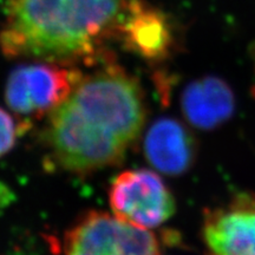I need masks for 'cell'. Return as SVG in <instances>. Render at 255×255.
Returning a JSON list of instances; mask_svg holds the SVG:
<instances>
[{
	"instance_id": "obj_1",
	"label": "cell",
	"mask_w": 255,
	"mask_h": 255,
	"mask_svg": "<svg viewBox=\"0 0 255 255\" xmlns=\"http://www.w3.org/2000/svg\"><path fill=\"white\" fill-rule=\"evenodd\" d=\"M146 117L139 83L110 60L83 75L49 115L43 137L47 157L60 170L88 174L122 161Z\"/></svg>"
},
{
	"instance_id": "obj_2",
	"label": "cell",
	"mask_w": 255,
	"mask_h": 255,
	"mask_svg": "<svg viewBox=\"0 0 255 255\" xmlns=\"http://www.w3.org/2000/svg\"><path fill=\"white\" fill-rule=\"evenodd\" d=\"M131 0H9L0 49L8 58L73 65L109 60Z\"/></svg>"
},
{
	"instance_id": "obj_3",
	"label": "cell",
	"mask_w": 255,
	"mask_h": 255,
	"mask_svg": "<svg viewBox=\"0 0 255 255\" xmlns=\"http://www.w3.org/2000/svg\"><path fill=\"white\" fill-rule=\"evenodd\" d=\"M82 77L81 70L69 64L39 60L20 65L6 82V104L26 128L28 120L41 119L57 109Z\"/></svg>"
},
{
	"instance_id": "obj_4",
	"label": "cell",
	"mask_w": 255,
	"mask_h": 255,
	"mask_svg": "<svg viewBox=\"0 0 255 255\" xmlns=\"http://www.w3.org/2000/svg\"><path fill=\"white\" fill-rule=\"evenodd\" d=\"M64 255H161L155 235L104 212L79 218L64 238Z\"/></svg>"
},
{
	"instance_id": "obj_5",
	"label": "cell",
	"mask_w": 255,
	"mask_h": 255,
	"mask_svg": "<svg viewBox=\"0 0 255 255\" xmlns=\"http://www.w3.org/2000/svg\"><path fill=\"white\" fill-rule=\"evenodd\" d=\"M114 215L139 228H156L176 210V202L167 184L146 169L127 170L114 178L109 188Z\"/></svg>"
},
{
	"instance_id": "obj_6",
	"label": "cell",
	"mask_w": 255,
	"mask_h": 255,
	"mask_svg": "<svg viewBox=\"0 0 255 255\" xmlns=\"http://www.w3.org/2000/svg\"><path fill=\"white\" fill-rule=\"evenodd\" d=\"M202 239L212 255H255V199L238 196L207 212Z\"/></svg>"
},
{
	"instance_id": "obj_7",
	"label": "cell",
	"mask_w": 255,
	"mask_h": 255,
	"mask_svg": "<svg viewBox=\"0 0 255 255\" xmlns=\"http://www.w3.org/2000/svg\"><path fill=\"white\" fill-rule=\"evenodd\" d=\"M119 40L123 47L149 62L170 56L175 44L170 19L161 9L141 0H131L121 26Z\"/></svg>"
},
{
	"instance_id": "obj_8",
	"label": "cell",
	"mask_w": 255,
	"mask_h": 255,
	"mask_svg": "<svg viewBox=\"0 0 255 255\" xmlns=\"http://www.w3.org/2000/svg\"><path fill=\"white\" fill-rule=\"evenodd\" d=\"M143 150L156 170L177 176L191 168L197 148L184 124L174 119H159L146 131Z\"/></svg>"
},
{
	"instance_id": "obj_9",
	"label": "cell",
	"mask_w": 255,
	"mask_h": 255,
	"mask_svg": "<svg viewBox=\"0 0 255 255\" xmlns=\"http://www.w3.org/2000/svg\"><path fill=\"white\" fill-rule=\"evenodd\" d=\"M234 92L223 79L206 76L188 84L181 96V110L190 126L213 130L234 115Z\"/></svg>"
},
{
	"instance_id": "obj_10",
	"label": "cell",
	"mask_w": 255,
	"mask_h": 255,
	"mask_svg": "<svg viewBox=\"0 0 255 255\" xmlns=\"http://www.w3.org/2000/svg\"><path fill=\"white\" fill-rule=\"evenodd\" d=\"M24 124L0 108V158L12 150Z\"/></svg>"
}]
</instances>
